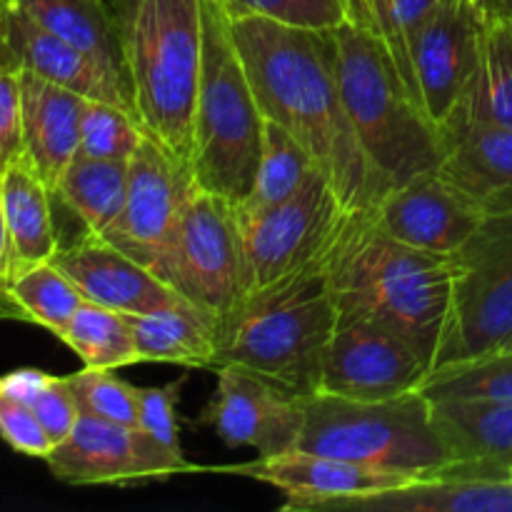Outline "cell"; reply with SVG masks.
Here are the masks:
<instances>
[{"label":"cell","instance_id":"obj_21","mask_svg":"<svg viewBox=\"0 0 512 512\" xmlns=\"http://www.w3.org/2000/svg\"><path fill=\"white\" fill-rule=\"evenodd\" d=\"M0 28L20 68L93 100L118 103L133 113L128 93L75 45L50 33L13 0H0ZM135 115V113H133Z\"/></svg>","mask_w":512,"mask_h":512},{"label":"cell","instance_id":"obj_4","mask_svg":"<svg viewBox=\"0 0 512 512\" xmlns=\"http://www.w3.org/2000/svg\"><path fill=\"white\" fill-rule=\"evenodd\" d=\"M340 95L360 145L383 185L408 183L443 160L438 125L395 68L378 33L358 23L330 30Z\"/></svg>","mask_w":512,"mask_h":512},{"label":"cell","instance_id":"obj_17","mask_svg":"<svg viewBox=\"0 0 512 512\" xmlns=\"http://www.w3.org/2000/svg\"><path fill=\"white\" fill-rule=\"evenodd\" d=\"M512 512L508 470L455 460L445 468L363 498L330 500L310 512Z\"/></svg>","mask_w":512,"mask_h":512},{"label":"cell","instance_id":"obj_7","mask_svg":"<svg viewBox=\"0 0 512 512\" xmlns=\"http://www.w3.org/2000/svg\"><path fill=\"white\" fill-rule=\"evenodd\" d=\"M298 450L405 475H428L455 463L435 425L433 403L420 390L385 400L308 395Z\"/></svg>","mask_w":512,"mask_h":512},{"label":"cell","instance_id":"obj_32","mask_svg":"<svg viewBox=\"0 0 512 512\" xmlns=\"http://www.w3.org/2000/svg\"><path fill=\"white\" fill-rule=\"evenodd\" d=\"M420 393L430 400L500 398L512 400V348L430 370Z\"/></svg>","mask_w":512,"mask_h":512},{"label":"cell","instance_id":"obj_27","mask_svg":"<svg viewBox=\"0 0 512 512\" xmlns=\"http://www.w3.org/2000/svg\"><path fill=\"white\" fill-rule=\"evenodd\" d=\"M128 195V163L75 155L55 185L60 200L83 225V235H105L120 218Z\"/></svg>","mask_w":512,"mask_h":512},{"label":"cell","instance_id":"obj_10","mask_svg":"<svg viewBox=\"0 0 512 512\" xmlns=\"http://www.w3.org/2000/svg\"><path fill=\"white\" fill-rule=\"evenodd\" d=\"M348 210L318 168L283 203L238 218L245 295L288 283L325 260Z\"/></svg>","mask_w":512,"mask_h":512},{"label":"cell","instance_id":"obj_16","mask_svg":"<svg viewBox=\"0 0 512 512\" xmlns=\"http://www.w3.org/2000/svg\"><path fill=\"white\" fill-rule=\"evenodd\" d=\"M373 213L380 228L400 243L445 255L458 253L485 218V210L438 168L390 188Z\"/></svg>","mask_w":512,"mask_h":512},{"label":"cell","instance_id":"obj_33","mask_svg":"<svg viewBox=\"0 0 512 512\" xmlns=\"http://www.w3.org/2000/svg\"><path fill=\"white\" fill-rule=\"evenodd\" d=\"M230 18L263 15L298 28L333 30L343 23L368 28V0H220Z\"/></svg>","mask_w":512,"mask_h":512},{"label":"cell","instance_id":"obj_18","mask_svg":"<svg viewBox=\"0 0 512 512\" xmlns=\"http://www.w3.org/2000/svg\"><path fill=\"white\" fill-rule=\"evenodd\" d=\"M218 473H235L253 478L258 483L273 485L285 493L283 510L310 512L315 505L330 500L363 498V495L383 493L410 483L420 475L393 473V470L370 468L353 460L330 458V455L308 453V450H290V453L258 458L253 463L218 468Z\"/></svg>","mask_w":512,"mask_h":512},{"label":"cell","instance_id":"obj_1","mask_svg":"<svg viewBox=\"0 0 512 512\" xmlns=\"http://www.w3.org/2000/svg\"><path fill=\"white\" fill-rule=\"evenodd\" d=\"M230 28L265 118L308 150L348 213L373 208L383 185L343 105L330 30L263 15L230 18Z\"/></svg>","mask_w":512,"mask_h":512},{"label":"cell","instance_id":"obj_13","mask_svg":"<svg viewBox=\"0 0 512 512\" xmlns=\"http://www.w3.org/2000/svg\"><path fill=\"white\" fill-rule=\"evenodd\" d=\"M218 385L200 415L228 448H253L260 458L298 448L308 395L240 365L215 368Z\"/></svg>","mask_w":512,"mask_h":512},{"label":"cell","instance_id":"obj_2","mask_svg":"<svg viewBox=\"0 0 512 512\" xmlns=\"http://www.w3.org/2000/svg\"><path fill=\"white\" fill-rule=\"evenodd\" d=\"M453 255L430 253L385 233L373 208L345 215L325 278L338 313L370 318L403 335L435 368L455 293Z\"/></svg>","mask_w":512,"mask_h":512},{"label":"cell","instance_id":"obj_37","mask_svg":"<svg viewBox=\"0 0 512 512\" xmlns=\"http://www.w3.org/2000/svg\"><path fill=\"white\" fill-rule=\"evenodd\" d=\"M23 68L15 60L3 28H0V168L23 150V88H20Z\"/></svg>","mask_w":512,"mask_h":512},{"label":"cell","instance_id":"obj_34","mask_svg":"<svg viewBox=\"0 0 512 512\" xmlns=\"http://www.w3.org/2000/svg\"><path fill=\"white\" fill-rule=\"evenodd\" d=\"M143 135L138 118L128 108L108 100L85 98L80 120V155L128 163Z\"/></svg>","mask_w":512,"mask_h":512},{"label":"cell","instance_id":"obj_15","mask_svg":"<svg viewBox=\"0 0 512 512\" xmlns=\"http://www.w3.org/2000/svg\"><path fill=\"white\" fill-rule=\"evenodd\" d=\"M485 10L478 0H438L413 43L418 95L435 125L463 105L475 78Z\"/></svg>","mask_w":512,"mask_h":512},{"label":"cell","instance_id":"obj_6","mask_svg":"<svg viewBox=\"0 0 512 512\" xmlns=\"http://www.w3.org/2000/svg\"><path fill=\"white\" fill-rule=\"evenodd\" d=\"M263 138L265 115L235 45L228 10L220 0H203V68L190 160L198 188L240 208L258 178Z\"/></svg>","mask_w":512,"mask_h":512},{"label":"cell","instance_id":"obj_9","mask_svg":"<svg viewBox=\"0 0 512 512\" xmlns=\"http://www.w3.org/2000/svg\"><path fill=\"white\" fill-rule=\"evenodd\" d=\"M158 275L213 323L225 318L245 298L243 243L233 205L195 183Z\"/></svg>","mask_w":512,"mask_h":512},{"label":"cell","instance_id":"obj_28","mask_svg":"<svg viewBox=\"0 0 512 512\" xmlns=\"http://www.w3.org/2000/svg\"><path fill=\"white\" fill-rule=\"evenodd\" d=\"M455 113L512 128V23L503 15L485 13L478 70Z\"/></svg>","mask_w":512,"mask_h":512},{"label":"cell","instance_id":"obj_43","mask_svg":"<svg viewBox=\"0 0 512 512\" xmlns=\"http://www.w3.org/2000/svg\"><path fill=\"white\" fill-rule=\"evenodd\" d=\"M118 3H120V0H108V5H110V10H115V8H118Z\"/></svg>","mask_w":512,"mask_h":512},{"label":"cell","instance_id":"obj_44","mask_svg":"<svg viewBox=\"0 0 512 512\" xmlns=\"http://www.w3.org/2000/svg\"><path fill=\"white\" fill-rule=\"evenodd\" d=\"M505 348H512V340H510V343H508V345H505Z\"/></svg>","mask_w":512,"mask_h":512},{"label":"cell","instance_id":"obj_19","mask_svg":"<svg viewBox=\"0 0 512 512\" xmlns=\"http://www.w3.org/2000/svg\"><path fill=\"white\" fill-rule=\"evenodd\" d=\"M50 263L63 270L85 300L125 315H143L180 300L150 268L100 235H80L60 245Z\"/></svg>","mask_w":512,"mask_h":512},{"label":"cell","instance_id":"obj_45","mask_svg":"<svg viewBox=\"0 0 512 512\" xmlns=\"http://www.w3.org/2000/svg\"><path fill=\"white\" fill-rule=\"evenodd\" d=\"M510 480H512V468H510Z\"/></svg>","mask_w":512,"mask_h":512},{"label":"cell","instance_id":"obj_24","mask_svg":"<svg viewBox=\"0 0 512 512\" xmlns=\"http://www.w3.org/2000/svg\"><path fill=\"white\" fill-rule=\"evenodd\" d=\"M433 418L455 460L512 468V400L445 398L430 400Z\"/></svg>","mask_w":512,"mask_h":512},{"label":"cell","instance_id":"obj_5","mask_svg":"<svg viewBox=\"0 0 512 512\" xmlns=\"http://www.w3.org/2000/svg\"><path fill=\"white\" fill-rule=\"evenodd\" d=\"M338 315L323 260L288 283L248 293L220 318L208 370L240 365L303 395L318 393Z\"/></svg>","mask_w":512,"mask_h":512},{"label":"cell","instance_id":"obj_30","mask_svg":"<svg viewBox=\"0 0 512 512\" xmlns=\"http://www.w3.org/2000/svg\"><path fill=\"white\" fill-rule=\"evenodd\" d=\"M60 340L88 368L118 370L125 365L140 363L138 345H135L125 313L103 308L90 300H83V305L75 310L73 320L63 330Z\"/></svg>","mask_w":512,"mask_h":512},{"label":"cell","instance_id":"obj_31","mask_svg":"<svg viewBox=\"0 0 512 512\" xmlns=\"http://www.w3.org/2000/svg\"><path fill=\"white\" fill-rule=\"evenodd\" d=\"M10 298L20 308L23 320L43 325L58 338L85 300L73 280L53 263H40L15 275L10 280Z\"/></svg>","mask_w":512,"mask_h":512},{"label":"cell","instance_id":"obj_3","mask_svg":"<svg viewBox=\"0 0 512 512\" xmlns=\"http://www.w3.org/2000/svg\"><path fill=\"white\" fill-rule=\"evenodd\" d=\"M113 15L140 128L190 165L203 68V0H120Z\"/></svg>","mask_w":512,"mask_h":512},{"label":"cell","instance_id":"obj_38","mask_svg":"<svg viewBox=\"0 0 512 512\" xmlns=\"http://www.w3.org/2000/svg\"><path fill=\"white\" fill-rule=\"evenodd\" d=\"M183 385L185 375L168 385H158V388H138L140 428H143L150 438L158 440L168 453L178 455V458H183V448H180V428L178 415H175V405H178Z\"/></svg>","mask_w":512,"mask_h":512},{"label":"cell","instance_id":"obj_42","mask_svg":"<svg viewBox=\"0 0 512 512\" xmlns=\"http://www.w3.org/2000/svg\"><path fill=\"white\" fill-rule=\"evenodd\" d=\"M483 5L485 13H495V15H503L512 23V0H478Z\"/></svg>","mask_w":512,"mask_h":512},{"label":"cell","instance_id":"obj_23","mask_svg":"<svg viewBox=\"0 0 512 512\" xmlns=\"http://www.w3.org/2000/svg\"><path fill=\"white\" fill-rule=\"evenodd\" d=\"M5 230H8L10 280L58 253L60 238L53 223V190L35 173L23 153L0 168Z\"/></svg>","mask_w":512,"mask_h":512},{"label":"cell","instance_id":"obj_29","mask_svg":"<svg viewBox=\"0 0 512 512\" xmlns=\"http://www.w3.org/2000/svg\"><path fill=\"white\" fill-rule=\"evenodd\" d=\"M315 170L308 150L275 120L265 118L263 158H260L258 178L253 190L240 208H235L238 218H253L273 205L283 203L300 190Z\"/></svg>","mask_w":512,"mask_h":512},{"label":"cell","instance_id":"obj_35","mask_svg":"<svg viewBox=\"0 0 512 512\" xmlns=\"http://www.w3.org/2000/svg\"><path fill=\"white\" fill-rule=\"evenodd\" d=\"M438 0H368V28L380 35L395 68L408 88L418 95V78L413 65V43L420 23Z\"/></svg>","mask_w":512,"mask_h":512},{"label":"cell","instance_id":"obj_14","mask_svg":"<svg viewBox=\"0 0 512 512\" xmlns=\"http://www.w3.org/2000/svg\"><path fill=\"white\" fill-rule=\"evenodd\" d=\"M68 485H130L195 473V465L168 453L143 428L80 415L75 428L45 458Z\"/></svg>","mask_w":512,"mask_h":512},{"label":"cell","instance_id":"obj_26","mask_svg":"<svg viewBox=\"0 0 512 512\" xmlns=\"http://www.w3.org/2000/svg\"><path fill=\"white\" fill-rule=\"evenodd\" d=\"M138 345L140 363H180L210 368L215 355V323L188 300L143 315H125Z\"/></svg>","mask_w":512,"mask_h":512},{"label":"cell","instance_id":"obj_11","mask_svg":"<svg viewBox=\"0 0 512 512\" xmlns=\"http://www.w3.org/2000/svg\"><path fill=\"white\" fill-rule=\"evenodd\" d=\"M430 363L395 330L360 315H338L318 393L385 400L423 388Z\"/></svg>","mask_w":512,"mask_h":512},{"label":"cell","instance_id":"obj_22","mask_svg":"<svg viewBox=\"0 0 512 512\" xmlns=\"http://www.w3.org/2000/svg\"><path fill=\"white\" fill-rule=\"evenodd\" d=\"M23 150L35 173L50 190L60 183L68 165L80 150V120H83L85 95L63 88L58 83L23 70Z\"/></svg>","mask_w":512,"mask_h":512},{"label":"cell","instance_id":"obj_12","mask_svg":"<svg viewBox=\"0 0 512 512\" xmlns=\"http://www.w3.org/2000/svg\"><path fill=\"white\" fill-rule=\"evenodd\" d=\"M193 185L190 165L175 158L155 138L143 135L133 158L128 160V195L123 213L100 238L158 275Z\"/></svg>","mask_w":512,"mask_h":512},{"label":"cell","instance_id":"obj_41","mask_svg":"<svg viewBox=\"0 0 512 512\" xmlns=\"http://www.w3.org/2000/svg\"><path fill=\"white\" fill-rule=\"evenodd\" d=\"M0 315L8 318H20V308L10 298V253H8V230H5L3 215V195H0Z\"/></svg>","mask_w":512,"mask_h":512},{"label":"cell","instance_id":"obj_25","mask_svg":"<svg viewBox=\"0 0 512 512\" xmlns=\"http://www.w3.org/2000/svg\"><path fill=\"white\" fill-rule=\"evenodd\" d=\"M13 3L20 5L30 18L38 20L50 33L60 35L80 53L88 55L130 98L118 20L110 10L108 0H13Z\"/></svg>","mask_w":512,"mask_h":512},{"label":"cell","instance_id":"obj_8","mask_svg":"<svg viewBox=\"0 0 512 512\" xmlns=\"http://www.w3.org/2000/svg\"><path fill=\"white\" fill-rule=\"evenodd\" d=\"M453 258V313L435 368L503 350L512 340V205L488 210Z\"/></svg>","mask_w":512,"mask_h":512},{"label":"cell","instance_id":"obj_39","mask_svg":"<svg viewBox=\"0 0 512 512\" xmlns=\"http://www.w3.org/2000/svg\"><path fill=\"white\" fill-rule=\"evenodd\" d=\"M0 440L28 458L45 460L53 450V440L48 438L33 408L10 398L3 390H0Z\"/></svg>","mask_w":512,"mask_h":512},{"label":"cell","instance_id":"obj_20","mask_svg":"<svg viewBox=\"0 0 512 512\" xmlns=\"http://www.w3.org/2000/svg\"><path fill=\"white\" fill-rule=\"evenodd\" d=\"M438 173L488 210L512 205V128L453 113L440 125Z\"/></svg>","mask_w":512,"mask_h":512},{"label":"cell","instance_id":"obj_36","mask_svg":"<svg viewBox=\"0 0 512 512\" xmlns=\"http://www.w3.org/2000/svg\"><path fill=\"white\" fill-rule=\"evenodd\" d=\"M65 380L73 390L80 415H93L110 423L140 428L138 388L113 375V370L85 365L80 373L65 375Z\"/></svg>","mask_w":512,"mask_h":512},{"label":"cell","instance_id":"obj_40","mask_svg":"<svg viewBox=\"0 0 512 512\" xmlns=\"http://www.w3.org/2000/svg\"><path fill=\"white\" fill-rule=\"evenodd\" d=\"M33 413L38 415L40 425L45 428L48 438L53 440V448L70 435V430L75 428L80 418V408L73 398V390H70L68 380L58 378V375H50L48 383L43 385L35 400L30 403Z\"/></svg>","mask_w":512,"mask_h":512}]
</instances>
